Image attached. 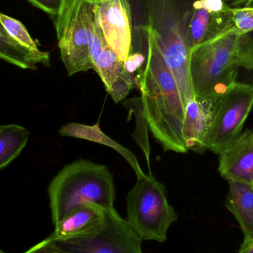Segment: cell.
<instances>
[{"mask_svg":"<svg viewBox=\"0 0 253 253\" xmlns=\"http://www.w3.org/2000/svg\"><path fill=\"white\" fill-rule=\"evenodd\" d=\"M197 0H129L133 30L152 34L175 77L184 105L194 98L190 72V25Z\"/></svg>","mask_w":253,"mask_h":253,"instance_id":"obj_1","label":"cell"},{"mask_svg":"<svg viewBox=\"0 0 253 253\" xmlns=\"http://www.w3.org/2000/svg\"><path fill=\"white\" fill-rule=\"evenodd\" d=\"M143 32L147 35L144 48L147 62L134 78L141 92L149 127L165 151L187 153L189 150L182 134L185 105L178 83L152 34Z\"/></svg>","mask_w":253,"mask_h":253,"instance_id":"obj_2","label":"cell"},{"mask_svg":"<svg viewBox=\"0 0 253 253\" xmlns=\"http://www.w3.org/2000/svg\"><path fill=\"white\" fill-rule=\"evenodd\" d=\"M53 224L86 206L104 211L114 208L116 198L114 178L108 167L80 159L64 167L49 187Z\"/></svg>","mask_w":253,"mask_h":253,"instance_id":"obj_3","label":"cell"},{"mask_svg":"<svg viewBox=\"0 0 253 253\" xmlns=\"http://www.w3.org/2000/svg\"><path fill=\"white\" fill-rule=\"evenodd\" d=\"M246 40L247 34L228 33L191 50L190 72L196 99L217 101L237 83Z\"/></svg>","mask_w":253,"mask_h":253,"instance_id":"obj_4","label":"cell"},{"mask_svg":"<svg viewBox=\"0 0 253 253\" xmlns=\"http://www.w3.org/2000/svg\"><path fill=\"white\" fill-rule=\"evenodd\" d=\"M126 220L143 241L166 242L178 215L168 202L164 185L151 172L138 177L126 196Z\"/></svg>","mask_w":253,"mask_h":253,"instance_id":"obj_5","label":"cell"},{"mask_svg":"<svg viewBox=\"0 0 253 253\" xmlns=\"http://www.w3.org/2000/svg\"><path fill=\"white\" fill-rule=\"evenodd\" d=\"M47 239L66 253H143L144 242L114 208L105 211L102 221L89 233L62 240Z\"/></svg>","mask_w":253,"mask_h":253,"instance_id":"obj_6","label":"cell"},{"mask_svg":"<svg viewBox=\"0 0 253 253\" xmlns=\"http://www.w3.org/2000/svg\"><path fill=\"white\" fill-rule=\"evenodd\" d=\"M253 108V84L237 82L217 101L208 149L223 153L242 133Z\"/></svg>","mask_w":253,"mask_h":253,"instance_id":"obj_7","label":"cell"},{"mask_svg":"<svg viewBox=\"0 0 253 253\" xmlns=\"http://www.w3.org/2000/svg\"><path fill=\"white\" fill-rule=\"evenodd\" d=\"M96 4L82 1L58 40L61 59L69 77L94 69L91 56Z\"/></svg>","mask_w":253,"mask_h":253,"instance_id":"obj_8","label":"cell"},{"mask_svg":"<svg viewBox=\"0 0 253 253\" xmlns=\"http://www.w3.org/2000/svg\"><path fill=\"white\" fill-rule=\"evenodd\" d=\"M0 58L25 70L51 66L50 53L39 48L26 27L15 18L0 15Z\"/></svg>","mask_w":253,"mask_h":253,"instance_id":"obj_9","label":"cell"},{"mask_svg":"<svg viewBox=\"0 0 253 253\" xmlns=\"http://www.w3.org/2000/svg\"><path fill=\"white\" fill-rule=\"evenodd\" d=\"M91 56L93 70L102 80L105 90L114 103L126 99L129 92L136 86L135 78L128 72L124 63L107 44L97 16Z\"/></svg>","mask_w":253,"mask_h":253,"instance_id":"obj_10","label":"cell"},{"mask_svg":"<svg viewBox=\"0 0 253 253\" xmlns=\"http://www.w3.org/2000/svg\"><path fill=\"white\" fill-rule=\"evenodd\" d=\"M96 15L110 48L125 63L132 50L133 22L129 0H104Z\"/></svg>","mask_w":253,"mask_h":253,"instance_id":"obj_11","label":"cell"},{"mask_svg":"<svg viewBox=\"0 0 253 253\" xmlns=\"http://www.w3.org/2000/svg\"><path fill=\"white\" fill-rule=\"evenodd\" d=\"M217 101L193 98L185 105L182 134L188 150L203 153L209 150L208 138Z\"/></svg>","mask_w":253,"mask_h":253,"instance_id":"obj_12","label":"cell"},{"mask_svg":"<svg viewBox=\"0 0 253 253\" xmlns=\"http://www.w3.org/2000/svg\"><path fill=\"white\" fill-rule=\"evenodd\" d=\"M218 171L228 181H245L253 184V129L242 132L220 154Z\"/></svg>","mask_w":253,"mask_h":253,"instance_id":"obj_13","label":"cell"},{"mask_svg":"<svg viewBox=\"0 0 253 253\" xmlns=\"http://www.w3.org/2000/svg\"><path fill=\"white\" fill-rule=\"evenodd\" d=\"M231 8L232 7H229L223 11L213 12L204 7L202 0L196 1L189 34L192 50L224 34L233 32Z\"/></svg>","mask_w":253,"mask_h":253,"instance_id":"obj_14","label":"cell"},{"mask_svg":"<svg viewBox=\"0 0 253 253\" xmlns=\"http://www.w3.org/2000/svg\"><path fill=\"white\" fill-rule=\"evenodd\" d=\"M228 182L226 207L239 221L246 243L253 239V184L240 181Z\"/></svg>","mask_w":253,"mask_h":253,"instance_id":"obj_15","label":"cell"},{"mask_svg":"<svg viewBox=\"0 0 253 253\" xmlns=\"http://www.w3.org/2000/svg\"><path fill=\"white\" fill-rule=\"evenodd\" d=\"M105 211L93 205L77 210L55 224L54 231L48 239L62 240L89 233L102 221Z\"/></svg>","mask_w":253,"mask_h":253,"instance_id":"obj_16","label":"cell"},{"mask_svg":"<svg viewBox=\"0 0 253 253\" xmlns=\"http://www.w3.org/2000/svg\"><path fill=\"white\" fill-rule=\"evenodd\" d=\"M59 133L63 136L74 137V138L88 140V141L108 146L118 152L127 161V162H129V165L132 166V169L136 173L137 177L145 175L134 153L116 142L114 140L107 136L100 128L99 123L94 126H86V125L79 124V123H69L62 126L59 129Z\"/></svg>","mask_w":253,"mask_h":253,"instance_id":"obj_17","label":"cell"},{"mask_svg":"<svg viewBox=\"0 0 253 253\" xmlns=\"http://www.w3.org/2000/svg\"><path fill=\"white\" fill-rule=\"evenodd\" d=\"M29 135L26 128L18 125L0 126V169L7 168L20 155Z\"/></svg>","mask_w":253,"mask_h":253,"instance_id":"obj_18","label":"cell"},{"mask_svg":"<svg viewBox=\"0 0 253 253\" xmlns=\"http://www.w3.org/2000/svg\"><path fill=\"white\" fill-rule=\"evenodd\" d=\"M233 32L246 34L253 32V6L232 7Z\"/></svg>","mask_w":253,"mask_h":253,"instance_id":"obj_19","label":"cell"},{"mask_svg":"<svg viewBox=\"0 0 253 253\" xmlns=\"http://www.w3.org/2000/svg\"><path fill=\"white\" fill-rule=\"evenodd\" d=\"M102 1L104 0H63L60 12L55 18V28L57 39L63 34L64 31L69 23V21L74 15V11L82 1L98 4Z\"/></svg>","mask_w":253,"mask_h":253,"instance_id":"obj_20","label":"cell"},{"mask_svg":"<svg viewBox=\"0 0 253 253\" xmlns=\"http://www.w3.org/2000/svg\"><path fill=\"white\" fill-rule=\"evenodd\" d=\"M147 62V55L144 49H132L127 60L125 62V68L132 76L141 71Z\"/></svg>","mask_w":253,"mask_h":253,"instance_id":"obj_21","label":"cell"},{"mask_svg":"<svg viewBox=\"0 0 253 253\" xmlns=\"http://www.w3.org/2000/svg\"><path fill=\"white\" fill-rule=\"evenodd\" d=\"M33 5L47 13L51 16H57L62 8L63 0H28Z\"/></svg>","mask_w":253,"mask_h":253,"instance_id":"obj_22","label":"cell"},{"mask_svg":"<svg viewBox=\"0 0 253 253\" xmlns=\"http://www.w3.org/2000/svg\"><path fill=\"white\" fill-rule=\"evenodd\" d=\"M1 253H6L1 251ZM24 253H66L55 248L47 239L28 249Z\"/></svg>","mask_w":253,"mask_h":253,"instance_id":"obj_23","label":"cell"},{"mask_svg":"<svg viewBox=\"0 0 253 253\" xmlns=\"http://www.w3.org/2000/svg\"><path fill=\"white\" fill-rule=\"evenodd\" d=\"M250 34L251 37V45H250L249 54H248V67L245 70L247 75L246 77L244 78L243 81L239 83H246V84L253 85V32Z\"/></svg>","mask_w":253,"mask_h":253,"instance_id":"obj_24","label":"cell"},{"mask_svg":"<svg viewBox=\"0 0 253 253\" xmlns=\"http://www.w3.org/2000/svg\"><path fill=\"white\" fill-rule=\"evenodd\" d=\"M224 1L232 7L253 6V0H224Z\"/></svg>","mask_w":253,"mask_h":253,"instance_id":"obj_25","label":"cell"},{"mask_svg":"<svg viewBox=\"0 0 253 253\" xmlns=\"http://www.w3.org/2000/svg\"><path fill=\"white\" fill-rule=\"evenodd\" d=\"M237 253H253V239L249 242H243Z\"/></svg>","mask_w":253,"mask_h":253,"instance_id":"obj_26","label":"cell"},{"mask_svg":"<svg viewBox=\"0 0 253 253\" xmlns=\"http://www.w3.org/2000/svg\"></svg>","mask_w":253,"mask_h":253,"instance_id":"obj_27","label":"cell"}]
</instances>
